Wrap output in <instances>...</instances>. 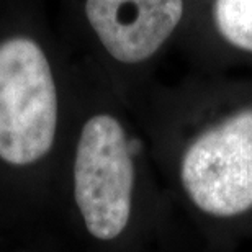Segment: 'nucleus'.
Wrapping results in <instances>:
<instances>
[{
  "instance_id": "5",
  "label": "nucleus",
  "mask_w": 252,
  "mask_h": 252,
  "mask_svg": "<svg viewBox=\"0 0 252 252\" xmlns=\"http://www.w3.org/2000/svg\"><path fill=\"white\" fill-rule=\"evenodd\" d=\"M174 49L195 72L228 74L252 65V0H189Z\"/></svg>"
},
{
  "instance_id": "3",
  "label": "nucleus",
  "mask_w": 252,
  "mask_h": 252,
  "mask_svg": "<svg viewBox=\"0 0 252 252\" xmlns=\"http://www.w3.org/2000/svg\"><path fill=\"white\" fill-rule=\"evenodd\" d=\"M72 95V77L38 38L0 39V162L27 169L61 160Z\"/></svg>"
},
{
  "instance_id": "4",
  "label": "nucleus",
  "mask_w": 252,
  "mask_h": 252,
  "mask_svg": "<svg viewBox=\"0 0 252 252\" xmlns=\"http://www.w3.org/2000/svg\"><path fill=\"white\" fill-rule=\"evenodd\" d=\"M77 39L125 102H131L170 49L189 0H67ZM126 103V105H128Z\"/></svg>"
},
{
  "instance_id": "1",
  "label": "nucleus",
  "mask_w": 252,
  "mask_h": 252,
  "mask_svg": "<svg viewBox=\"0 0 252 252\" xmlns=\"http://www.w3.org/2000/svg\"><path fill=\"white\" fill-rule=\"evenodd\" d=\"M191 234L208 251L252 239V79L191 70L128 103Z\"/></svg>"
},
{
  "instance_id": "2",
  "label": "nucleus",
  "mask_w": 252,
  "mask_h": 252,
  "mask_svg": "<svg viewBox=\"0 0 252 252\" xmlns=\"http://www.w3.org/2000/svg\"><path fill=\"white\" fill-rule=\"evenodd\" d=\"M72 115L63 151L67 210L85 243L103 249H179L185 224L143 128L89 61L72 75Z\"/></svg>"
}]
</instances>
